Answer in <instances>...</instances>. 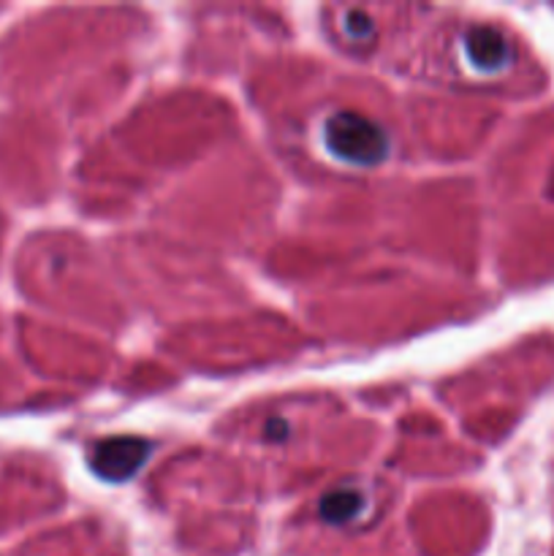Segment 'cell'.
<instances>
[{
    "label": "cell",
    "instance_id": "cell-3",
    "mask_svg": "<svg viewBox=\"0 0 554 556\" xmlns=\"http://www.w3.org/2000/svg\"><path fill=\"white\" fill-rule=\"evenodd\" d=\"M462 49H465L467 63L476 71H483V74L505 68V63L511 60V47L508 41H505L503 33L487 25L470 27V30L465 33Z\"/></svg>",
    "mask_w": 554,
    "mask_h": 556
},
{
    "label": "cell",
    "instance_id": "cell-5",
    "mask_svg": "<svg viewBox=\"0 0 554 556\" xmlns=\"http://www.w3.org/2000/svg\"><path fill=\"white\" fill-rule=\"evenodd\" d=\"M342 27H345V33L351 38L373 36V20L364 11H348L345 20H342Z\"/></svg>",
    "mask_w": 554,
    "mask_h": 556
},
{
    "label": "cell",
    "instance_id": "cell-2",
    "mask_svg": "<svg viewBox=\"0 0 554 556\" xmlns=\"http://www.w3.org/2000/svg\"><path fill=\"white\" fill-rule=\"evenodd\" d=\"M150 454V443L141 438H109L92 448L90 465L103 481H128L141 470Z\"/></svg>",
    "mask_w": 554,
    "mask_h": 556
},
{
    "label": "cell",
    "instance_id": "cell-1",
    "mask_svg": "<svg viewBox=\"0 0 554 556\" xmlns=\"http://www.w3.org/2000/svg\"><path fill=\"white\" fill-rule=\"evenodd\" d=\"M324 147L351 166H378L389 155V136L358 112H335L324 123Z\"/></svg>",
    "mask_w": 554,
    "mask_h": 556
},
{
    "label": "cell",
    "instance_id": "cell-6",
    "mask_svg": "<svg viewBox=\"0 0 554 556\" xmlns=\"http://www.w3.org/2000/svg\"><path fill=\"white\" fill-rule=\"evenodd\" d=\"M286 432H288L286 421H269V424H266V434H269V440H282V438H286Z\"/></svg>",
    "mask_w": 554,
    "mask_h": 556
},
{
    "label": "cell",
    "instance_id": "cell-4",
    "mask_svg": "<svg viewBox=\"0 0 554 556\" xmlns=\"http://www.w3.org/2000/svg\"><path fill=\"white\" fill-rule=\"evenodd\" d=\"M364 505H367V497L362 489L337 486L320 497L318 514L326 525H351L364 514Z\"/></svg>",
    "mask_w": 554,
    "mask_h": 556
}]
</instances>
